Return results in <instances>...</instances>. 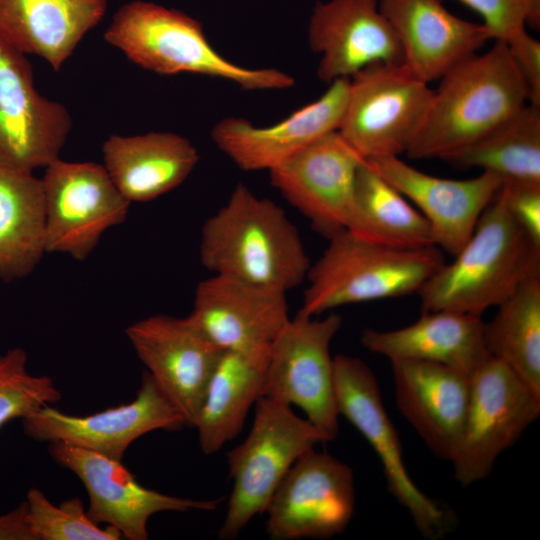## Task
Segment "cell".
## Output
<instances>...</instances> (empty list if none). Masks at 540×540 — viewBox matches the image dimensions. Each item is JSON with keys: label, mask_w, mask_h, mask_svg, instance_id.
Returning a JSON list of instances; mask_svg holds the SVG:
<instances>
[{"label": "cell", "mask_w": 540, "mask_h": 540, "mask_svg": "<svg viewBox=\"0 0 540 540\" xmlns=\"http://www.w3.org/2000/svg\"><path fill=\"white\" fill-rule=\"evenodd\" d=\"M199 250L202 265L213 274L285 292L303 283L311 266L284 210L242 183L204 222Z\"/></svg>", "instance_id": "6da1fadb"}, {"label": "cell", "mask_w": 540, "mask_h": 540, "mask_svg": "<svg viewBox=\"0 0 540 540\" xmlns=\"http://www.w3.org/2000/svg\"><path fill=\"white\" fill-rule=\"evenodd\" d=\"M455 259L418 291L422 311L449 310L482 316L526 280L540 275V247L511 216L503 185L483 211Z\"/></svg>", "instance_id": "7a4b0ae2"}, {"label": "cell", "mask_w": 540, "mask_h": 540, "mask_svg": "<svg viewBox=\"0 0 540 540\" xmlns=\"http://www.w3.org/2000/svg\"><path fill=\"white\" fill-rule=\"evenodd\" d=\"M439 81L405 152L411 159H442L482 138L528 103L524 83L502 41L460 62Z\"/></svg>", "instance_id": "3957f363"}, {"label": "cell", "mask_w": 540, "mask_h": 540, "mask_svg": "<svg viewBox=\"0 0 540 540\" xmlns=\"http://www.w3.org/2000/svg\"><path fill=\"white\" fill-rule=\"evenodd\" d=\"M105 41L131 62L161 75L192 73L230 81L245 90H283L294 78L276 68H248L224 58L202 24L182 11L134 0L114 13Z\"/></svg>", "instance_id": "277c9868"}, {"label": "cell", "mask_w": 540, "mask_h": 540, "mask_svg": "<svg viewBox=\"0 0 540 540\" xmlns=\"http://www.w3.org/2000/svg\"><path fill=\"white\" fill-rule=\"evenodd\" d=\"M444 262L436 246L393 248L344 230L311 263L298 312L319 316L344 305L418 293Z\"/></svg>", "instance_id": "5b68a950"}, {"label": "cell", "mask_w": 540, "mask_h": 540, "mask_svg": "<svg viewBox=\"0 0 540 540\" xmlns=\"http://www.w3.org/2000/svg\"><path fill=\"white\" fill-rule=\"evenodd\" d=\"M323 442L315 426L290 405L260 397L247 438L227 453L233 489L219 538H236L254 516L265 513L292 465Z\"/></svg>", "instance_id": "8992f818"}, {"label": "cell", "mask_w": 540, "mask_h": 540, "mask_svg": "<svg viewBox=\"0 0 540 540\" xmlns=\"http://www.w3.org/2000/svg\"><path fill=\"white\" fill-rule=\"evenodd\" d=\"M428 84L403 63L364 67L349 78L338 133L365 161L405 153L425 118Z\"/></svg>", "instance_id": "52a82bcc"}, {"label": "cell", "mask_w": 540, "mask_h": 540, "mask_svg": "<svg viewBox=\"0 0 540 540\" xmlns=\"http://www.w3.org/2000/svg\"><path fill=\"white\" fill-rule=\"evenodd\" d=\"M333 366L338 414L370 444L381 462L389 492L408 511L421 535L429 540L442 538L455 527V514L423 493L409 476L374 373L361 359L344 354L333 358Z\"/></svg>", "instance_id": "ba28073f"}, {"label": "cell", "mask_w": 540, "mask_h": 540, "mask_svg": "<svg viewBox=\"0 0 540 540\" xmlns=\"http://www.w3.org/2000/svg\"><path fill=\"white\" fill-rule=\"evenodd\" d=\"M540 415V396L491 357L470 375L460 440L451 459L455 480L468 487L487 478L497 458Z\"/></svg>", "instance_id": "9c48e42d"}, {"label": "cell", "mask_w": 540, "mask_h": 540, "mask_svg": "<svg viewBox=\"0 0 540 540\" xmlns=\"http://www.w3.org/2000/svg\"><path fill=\"white\" fill-rule=\"evenodd\" d=\"M342 318H324L297 312L270 345L262 397L302 409L325 442L339 432L334 393V366L330 345Z\"/></svg>", "instance_id": "30bf717a"}, {"label": "cell", "mask_w": 540, "mask_h": 540, "mask_svg": "<svg viewBox=\"0 0 540 540\" xmlns=\"http://www.w3.org/2000/svg\"><path fill=\"white\" fill-rule=\"evenodd\" d=\"M47 253L85 260L102 235L123 223L130 202L119 192L104 165L57 158L45 167Z\"/></svg>", "instance_id": "8fae6325"}, {"label": "cell", "mask_w": 540, "mask_h": 540, "mask_svg": "<svg viewBox=\"0 0 540 540\" xmlns=\"http://www.w3.org/2000/svg\"><path fill=\"white\" fill-rule=\"evenodd\" d=\"M354 507L352 469L312 449L292 465L274 492L265 511L266 529L277 540L328 539L346 529Z\"/></svg>", "instance_id": "7c38bea8"}, {"label": "cell", "mask_w": 540, "mask_h": 540, "mask_svg": "<svg viewBox=\"0 0 540 540\" xmlns=\"http://www.w3.org/2000/svg\"><path fill=\"white\" fill-rule=\"evenodd\" d=\"M71 127L68 109L36 89L25 54L0 40V168H45L59 158Z\"/></svg>", "instance_id": "4fadbf2b"}, {"label": "cell", "mask_w": 540, "mask_h": 540, "mask_svg": "<svg viewBox=\"0 0 540 540\" xmlns=\"http://www.w3.org/2000/svg\"><path fill=\"white\" fill-rule=\"evenodd\" d=\"M158 387L193 427L224 351L188 315L156 314L125 330Z\"/></svg>", "instance_id": "5bb4252c"}, {"label": "cell", "mask_w": 540, "mask_h": 540, "mask_svg": "<svg viewBox=\"0 0 540 540\" xmlns=\"http://www.w3.org/2000/svg\"><path fill=\"white\" fill-rule=\"evenodd\" d=\"M23 431L37 442H63L121 460L139 437L158 429L175 431L186 426L178 409L143 373L136 398L120 406L85 416L60 412L50 405L22 419Z\"/></svg>", "instance_id": "9a60e30c"}, {"label": "cell", "mask_w": 540, "mask_h": 540, "mask_svg": "<svg viewBox=\"0 0 540 540\" xmlns=\"http://www.w3.org/2000/svg\"><path fill=\"white\" fill-rule=\"evenodd\" d=\"M51 458L73 472L85 486L87 515L97 523L115 527L128 540H147L149 518L163 511H213L220 500H195L166 495L140 485L116 460L63 442L49 443Z\"/></svg>", "instance_id": "2e32d148"}, {"label": "cell", "mask_w": 540, "mask_h": 540, "mask_svg": "<svg viewBox=\"0 0 540 540\" xmlns=\"http://www.w3.org/2000/svg\"><path fill=\"white\" fill-rule=\"evenodd\" d=\"M363 161L333 131L268 172L272 186L329 240L347 228Z\"/></svg>", "instance_id": "e0dca14e"}, {"label": "cell", "mask_w": 540, "mask_h": 540, "mask_svg": "<svg viewBox=\"0 0 540 540\" xmlns=\"http://www.w3.org/2000/svg\"><path fill=\"white\" fill-rule=\"evenodd\" d=\"M308 42L320 56L318 78H350L376 63H403L398 38L379 7V0L318 1L310 17Z\"/></svg>", "instance_id": "ac0fdd59"}, {"label": "cell", "mask_w": 540, "mask_h": 540, "mask_svg": "<svg viewBox=\"0 0 540 540\" xmlns=\"http://www.w3.org/2000/svg\"><path fill=\"white\" fill-rule=\"evenodd\" d=\"M366 162L417 207L430 224L436 247L452 256L469 240L483 211L505 183L486 171L462 180L433 176L399 156Z\"/></svg>", "instance_id": "d6986e66"}, {"label": "cell", "mask_w": 540, "mask_h": 540, "mask_svg": "<svg viewBox=\"0 0 540 540\" xmlns=\"http://www.w3.org/2000/svg\"><path fill=\"white\" fill-rule=\"evenodd\" d=\"M328 85L315 101L270 126L257 127L244 118L226 117L213 126L212 140L242 170L270 171L312 142L338 130L346 107L349 78Z\"/></svg>", "instance_id": "ffe728a7"}, {"label": "cell", "mask_w": 540, "mask_h": 540, "mask_svg": "<svg viewBox=\"0 0 540 540\" xmlns=\"http://www.w3.org/2000/svg\"><path fill=\"white\" fill-rule=\"evenodd\" d=\"M286 294L213 274L197 285L189 316L224 350L265 348L290 320Z\"/></svg>", "instance_id": "44dd1931"}, {"label": "cell", "mask_w": 540, "mask_h": 540, "mask_svg": "<svg viewBox=\"0 0 540 540\" xmlns=\"http://www.w3.org/2000/svg\"><path fill=\"white\" fill-rule=\"evenodd\" d=\"M403 53V64L426 83L439 80L492 39L481 23L451 13L442 0H379Z\"/></svg>", "instance_id": "7402d4cb"}, {"label": "cell", "mask_w": 540, "mask_h": 540, "mask_svg": "<svg viewBox=\"0 0 540 540\" xmlns=\"http://www.w3.org/2000/svg\"><path fill=\"white\" fill-rule=\"evenodd\" d=\"M390 362L398 410L436 457L451 461L467 411L470 375L426 361Z\"/></svg>", "instance_id": "603a6c76"}, {"label": "cell", "mask_w": 540, "mask_h": 540, "mask_svg": "<svg viewBox=\"0 0 540 540\" xmlns=\"http://www.w3.org/2000/svg\"><path fill=\"white\" fill-rule=\"evenodd\" d=\"M481 316L449 310L422 311L414 323L393 330L366 328L363 347L394 360L449 366L471 375L489 356Z\"/></svg>", "instance_id": "cb8c5ba5"}, {"label": "cell", "mask_w": 540, "mask_h": 540, "mask_svg": "<svg viewBox=\"0 0 540 540\" xmlns=\"http://www.w3.org/2000/svg\"><path fill=\"white\" fill-rule=\"evenodd\" d=\"M108 0H0V40L54 69L104 18Z\"/></svg>", "instance_id": "d4e9b609"}, {"label": "cell", "mask_w": 540, "mask_h": 540, "mask_svg": "<svg viewBox=\"0 0 540 540\" xmlns=\"http://www.w3.org/2000/svg\"><path fill=\"white\" fill-rule=\"evenodd\" d=\"M104 167L131 202H148L181 185L199 161L196 147L173 132L111 135L102 146Z\"/></svg>", "instance_id": "484cf974"}, {"label": "cell", "mask_w": 540, "mask_h": 540, "mask_svg": "<svg viewBox=\"0 0 540 540\" xmlns=\"http://www.w3.org/2000/svg\"><path fill=\"white\" fill-rule=\"evenodd\" d=\"M269 353L270 346L223 351L193 426L206 455L241 432L249 409L262 397Z\"/></svg>", "instance_id": "4316f807"}, {"label": "cell", "mask_w": 540, "mask_h": 540, "mask_svg": "<svg viewBox=\"0 0 540 540\" xmlns=\"http://www.w3.org/2000/svg\"><path fill=\"white\" fill-rule=\"evenodd\" d=\"M42 180L33 172L0 168V280L31 274L46 251Z\"/></svg>", "instance_id": "83f0119b"}, {"label": "cell", "mask_w": 540, "mask_h": 540, "mask_svg": "<svg viewBox=\"0 0 540 540\" xmlns=\"http://www.w3.org/2000/svg\"><path fill=\"white\" fill-rule=\"evenodd\" d=\"M346 230L367 241L400 249L436 246L423 214L366 161L360 165Z\"/></svg>", "instance_id": "f1b7e54d"}, {"label": "cell", "mask_w": 540, "mask_h": 540, "mask_svg": "<svg viewBox=\"0 0 540 540\" xmlns=\"http://www.w3.org/2000/svg\"><path fill=\"white\" fill-rule=\"evenodd\" d=\"M442 160L496 174L506 183H540V107L525 104L488 134Z\"/></svg>", "instance_id": "f546056e"}, {"label": "cell", "mask_w": 540, "mask_h": 540, "mask_svg": "<svg viewBox=\"0 0 540 540\" xmlns=\"http://www.w3.org/2000/svg\"><path fill=\"white\" fill-rule=\"evenodd\" d=\"M484 322L488 354L540 396V275L522 283Z\"/></svg>", "instance_id": "4dcf8cb0"}, {"label": "cell", "mask_w": 540, "mask_h": 540, "mask_svg": "<svg viewBox=\"0 0 540 540\" xmlns=\"http://www.w3.org/2000/svg\"><path fill=\"white\" fill-rule=\"evenodd\" d=\"M27 362V352L20 347L0 353V429L12 419H23L61 400L53 379L30 373Z\"/></svg>", "instance_id": "1f68e13d"}, {"label": "cell", "mask_w": 540, "mask_h": 540, "mask_svg": "<svg viewBox=\"0 0 540 540\" xmlns=\"http://www.w3.org/2000/svg\"><path fill=\"white\" fill-rule=\"evenodd\" d=\"M29 521L37 540H119L121 533L107 525L101 528L87 515L80 498L72 497L58 506L35 487L27 492Z\"/></svg>", "instance_id": "d6a6232c"}, {"label": "cell", "mask_w": 540, "mask_h": 540, "mask_svg": "<svg viewBox=\"0 0 540 540\" xmlns=\"http://www.w3.org/2000/svg\"><path fill=\"white\" fill-rule=\"evenodd\" d=\"M483 19L492 39L506 42L525 28L527 0H457Z\"/></svg>", "instance_id": "836d02e7"}, {"label": "cell", "mask_w": 540, "mask_h": 540, "mask_svg": "<svg viewBox=\"0 0 540 540\" xmlns=\"http://www.w3.org/2000/svg\"><path fill=\"white\" fill-rule=\"evenodd\" d=\"M527 93V102L540 107V42L524 29L506 42Z\"/></svg>", "instance_id": "e575fe53"}, {"label": "cell", "mask_w": 540, "mask_h": 540, "mask_svg": "<svg viewBox=\"0 0 540 540\" xmlns=\"http://www.w3.org/2000/svg\"><path fill=\"white\" fill-rule=\"evenodd\" d=\"M507 208L520 228L540 247V183H504Z\"/></svg>", "instance_id": "d590c367"}, {"label": "cell", "mask_w": 540, "mask_h": 540, "mask_svg": "<svg viewBox=\"0 0 540 540\" xmlns=\"http://www.w3.org/2000/svg\"><path fill=\"white\" fill-rule=\"evenodd\" d=\"M0 540H37L30 526L26 500L13 510L0 514Z\"/></svg>", "instance_id": "8d00e7d4"}]
</instances>
